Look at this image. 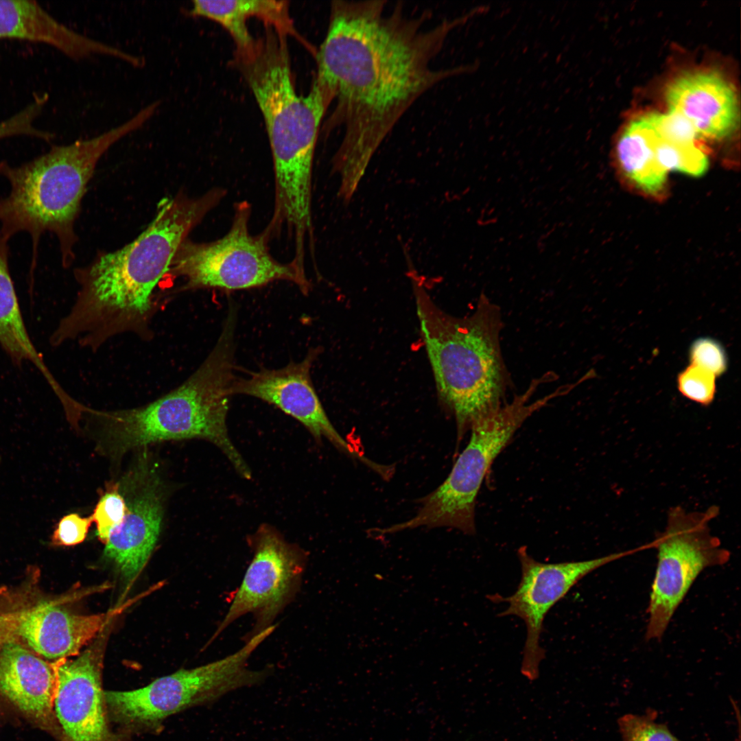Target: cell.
Instances as JSON below:
<instances>
[{"mask_svg":"<svg viewBox=\"0 0 741 741\" xmlns=\"http://www.w3.org/2000/svg\"><path fill=\"white\" fill-rule=\"evenodd\" d=\"M387 1H333L326 36L316 54L313 84L336 106L325 132L343 137L332 158L338 197L349 203L383 141L410 108L440 82L471 72L476 64L436 68L450 33L475 9L428 25L425 11L408 16Z\"/></svg>","mask_w":741,"mask_h":741,"instance_id":"1","label":"cell"},{"mask_svg":"<svg viewBox=\"0 0 741 741\" xmlns=\"http://www.w3.org/2000/svg\"><path fill=\"white\" fill-rule=\"evenodd\" d=\"M226 193L215 187L198 197L179 192L162 199L153 220L134 240L76 269L77 296L51 334L53 343L77 340L95 351L124 333L149 340L156 287L180 244Z\"/></svg>","mask_w":741,"mask_h":741,"instance_id":"2","label":"cell"},{"mask_svg":"<svg viewBox=\"0 0 741 741\" xmlns=\"http://www.w3.org/2000/svg\"><path fill=\"white\" fill-rule=\"evenodd\" d=\"M287 36L264 25L258 38L235 49L233 64L251 90L266 124L274 181L272 216L289 224L312 218V177L316 145L329 100L313 84L297 93Z\"/></svg>","mask_w":741,"mask_h":741,"instance_id":"3","label":"cell"},{"mask_svg":"<svg viewBox=\"0 0 741 741\" xmlns=\"http://www.w3.org/2000/svg\"><path fill=\"white\" fill-rule=\"evenodd\" d=\"M237 318L226 316L214 347L183 383L143 406L119 410L87 407L83 417L99 429L110 456L118 457L156 442L192 438L207 440L226 456L242 478L251 471L228 433V390L236 375L235 331Z\"/></svg>","mask_w":741,"mask_h":741,"instance_id":"4","label":"cell"},{"mask_svg":"<svg viewBox=\"0 0 741 741\" xmlns=\"http://www.w3.org/2000/svg\"><path fill=\"white\" fill-rule=\"evenodd\" d=\"M408 275L439 398L454 416L460 440L473 423L504 404L510 384L500 309L482 294L473 314L453 316L433 302L414 269Z\"/></svg>","mask_w":741,"mask_h":741,"instance_id":"5","label":"cell"},{"mask_svg":"<svg viewBox=\"0 0 741 741\" xmlns=\"http://www.w3.org/2000/svg\"><path fill=\"white\" fill-rule=\"evenodd\" d=\"M150 119V113L141 109L97 137L55 145L21 165L0 162V175L10 185L9 194L0 199V235L9 241L19 232L30 234L32 273L40 238L46 232L57 237L63 266L67 268L73 263L77 241L74 224L97 163L113 145L141 128Z\"/></svg>","mask_w":741,"mask_h":741,"instance_id":"6","label":"cell"},{"mask_svg":"<svg viewBox=\"0 0 741 741\" xmlns=\"http://www.w3.org/2000/svg\"><path fill=\"white\" fill-rule=\"evenodd\" d=\"M544 376L533 379L523 393L473 423L468 444L456 460L445 480L420 500L421 506L410 519L378 529L391 534L408 529L449 527L467 534L475 532L476 497L497 456L510 443L515 433L532 414L563 395L556 388L537 400L530 399Z\"/></svg>","mask_w":741,"mask_h":741,"instance_id":"7","label":"cell"},{"mask_svg":"<svg viewBox=\"0 0 741 741\" xmlns=\"http://www.w3.org/2000/svg\"><path fill=\"white\" fill-rule=\"evenodd\" d=\"M233 211L228 230L220 238L207 242L187 238L180 244L167 272L183 279L180 292L211 288L231 292L285 281L308 294L311 285L307 273L291 261L283 263L272 256L269 246L272 239L265 228L258 234L250 232L251 204L236 202Z\"/></svg>","mask_w":741,"mask_h":741,"instance_id":"8","label":"cell"},{"mask_svg":"<svg viewBox=\"0 0 741 741\" xmlns=\"http://www.w3.org/2000/svg\"><path fill=\"white\" fill-rule=\"evenodd\" d=\"M266 639V634L261 633L222 659L181 669L139 689L104 692L110 720L128 734L154 731L159 730L163 720L174 714L214 703L235 690L261 684L271 669L251 670L248 661Z\"/></svg>","mask_w":741,"mask_h":741,"instance_id":"9","label":"cell"},{"mask_svg":"<svg viewBox=\"0 0 741 741\" xmlns=\"http://www.w3.org/2000/svg\"><path fill=\"white\" fill-rule=\"evenodd\" d=\"M719 513L716 506L704 512L672 508L664 531L651 542L657 564L651 586L646 638L660 639L678 607L698 575L706 568L727 563L730 552L711 534L709 523Z\"/></svg>","mask_w":741,"mask_h":741,"instance_id":"10","label":"cell"},{"mask_svg":"<svg viewBox=\"0 0 741 741\" xmlns=\"http://www.w3.org/2000/svg\"><path fill=\"white\" fill-rule=\"evenodd\" d=\"M248 543L252 558L211 642L246 614L255 619L248 638L274 625L300 589L307 560L305 550L268 524L259 526Z\"/></svg>","mask_w":741,"mask_h":741,"instance_id":"11","label":"cell"},{"mask_svg":"<svg viewBox=\"0 0 741 741\" xmlns=\"http://www.w3.org/2000/svg\"><path fill=\"white\" fill-rule=\"evenodd\" d=\"M644 546L590 560L555 563L536 561L525 546L517 550L521 575L516 591L508 597L496 594L489 596V599L495 603L508 604L500 616L515 615L525 623L526 639L521 668L524 677L530 681L539 677V664L545 654L540 645V637L550 610L585 576L606 564L645 550Z\"/></svg>","mask_w":741,"mask_h":741,"instance_id":"12","label":"cell"},{"mask_svg":"<svg viewBox=\"0 0 741 741\" xmlns=\"http://www.w3.org/2000/svg\"><path fill=\"white\" fill-rule=\"evenodd\" d=\"M106 631L77 658L54 664V710L62 741H131L128 733L115 732L110 725L102 687Z\"/></svg>","mask_w":741,"mask_h":741,"instance_id":"13","label":"cell"},{"mask_svg":"<svg viewBox=\"0 0 741 741\" xmlns=\"http://www.w3.org/2000/svg\"><path fill=\"white\" fill-rule=\"evenodd\" d=\"M320 352L319 347L311 348L298 362H290L278 369L262 368L258 371H248L246 377L236 376L228 394L251 396L274 405L303 424L318 443L327 439L338 449L379 474L384 465L353 449L332 425L323 408L310 374Z\"/></svg>","mask_w":741,"mask_h":741,"instance_id":"14","label":"cell"},{"mask_svg":"<svg viewBox=\"0 0 741 741\" xmlns=\"http://www.w3.org/2000/svg\"><path fill=\"white\" fill-rule=\"evenodd\" d=\"M119 486L128 510L122 524L104 544V555L130 582L144 567L157 542L163 495L159 478L144 462L124 477Z\"/></svg>","mask_w":741,"mask_h":741,"instance_id":"15","label":"cell"},{"mask_svg":"<svg viewBox=\"0 0 741 741\" xmlns=\"http://www.w3.org/2000/svg\"><path fill=\"white\" fill-rule=\"evenodd\" d=\"M669 111L687 121L697 135L720 139L731 134L739 120L734 89L715 71L686 73L666 91Z\"/></svg>","mask_w":741,"mask_h":741,"instance_id":"16","label":"cell"},{"mask_svg":"<svg viewBox=\"0 0 741 741\" xmlns=\"http://www.w3.org/2000/svg\"><path fill=\"white\" fill-rule=\"evenodd\" d=\"M56 684L54 665L18 640L0 647V692L28 718L58 733L54 710Z\"/></svg>","mask_w":741,"mask_h":741,"instance_id":"17","label":"cell"},{"mask_svg":"<svg viewBox=\"0 0 741 741\" xmlns=\"http://www.w3.org/2000/svg\"><path fill=\"white\" fill-rule=\"evenodd\" d=\"M15 614L18 638L38 655L58 661L78 655L115 613L78 615L43 602Z\"/></svg>","mask_w":741,"mask_h":741,"instance_id":"18","label":"cell"},{"mask_svg":"<svg viewBox=\"0 0 741 741\" xmlns=\"http://www.w3.org/2000/svg\"><path fill=\"white\" fill-rule=\"evenodd\" d=\"M0 39L47 44L76 60L95 55L121 60L124 56L121 49L66 26L34 1L0 0Z\"/></svg>","mask_w":741,"mask_h":741,"instance_id":"19","label":"cell"},{"mask_svg":"<svg viewBox=\"0 0 741 741\" xmlns=\"http://www.w3.org/2000/svg\"><path fill=\"white\" fill-rule=\"evenodd\" d=\"M188 14L220 24L232 37L235 49L247 47L252 43L254 37L247 25V21L251 17H257L263 21V25L272 27L287 37L292 36L310 48V45L296 31L286 1L196 0L192 1Z\"/></svg>","mask_w":741,"mask_h":741,"instance_id":"20","label":"cell"},{"mask_svg":"<svg viewBox=\"0 0 741 741\" xmlns=\"http://www.w3.org/2000/svg\"><path fill=\"white\" fill-rule=\"evenodd\" d=\"M8 242L0 235V346L16 366L30 362L58 399L66 391L54 377L34 344L23 319L8 267Z\"/></svg>","mask_w":741,"mask_h":741,"instance_id":"21","label":"cell"},{"mask_svg":"<svg viewBox=\"0 0 741 741\" xmlns=\"http://www.w3.org/2000/svg\"><path fill=\"white\" fill-rule=\"evenodd\" d=\"M617 154L622 172L637 188L654 196L663 191L668 172L657 161L652 130L644 116L626 128Z\"/></svg>","mask_w":741,"mask_h":741,"instance_id":"22","label":"cell"},{"mask_svg":"<svg viewBox=\"0 0 741 741\" xmlns=\"http://www.w3.org/2000/svg\"><path fill=\"white\" fill-rule=\"evenodd\" d=\"M652 133L654 150L658 163L667 172H679L700 176L708 169L707 156L695 143L685 144L669 140L656 132L644 115Z\"/></svg>","mask_w":741,"mask_h":741,"instance_id":"23","label":"cell"},{"mask_svg":"<svg viewBox=\"0 0 741 741\" xmlns=\"http://www.w3.org/2000/svg\"><path fill=\"white\" fill-rule=\"evenodd\" d=\"M125 497L119 483L109 484L102 493L90 517L96 526V534L106 543L110 534L124 521L128 513Z\"/></svg>","mask_w":741,"mask_h":741,"instance_id":"24","label":"cell"},{"mask_svg":"<svg viewBox=\"0 0 741 741\" xmlns=\"http://www.w3.org/2000/svg\"><path fill=\"white\" fill-rule=\"evenodd\" d=\"M657 713L647 710L645 714H627L618 719L622 741H681L667 725L656 722Z\"/></svg>","mask_w":741,"mask_h":741,"instance_id":"25","label":"cell"},{"mask_svg":"<svg viewBox=\"0 0 741 741\" xmlns=\"http://www.w3.org/2000/svg\"><path fill=\"white\" fill-rule=\"evenodd\" d=\"M716 377L711 373L690 364L679 374L677 387L683 396L706 406L714 399Z\"/></svg>","mask_w":741,"mask_h":741,"instance_id":"26","label":"cell"},{"mask_svg":"<svg viewBox=\"0 0 741 741\" xmlns=\"http://www.w3.org/2000/svg\"><path fill=\"white\" fill-rule=\"evenodd\" d=\"M689 357L691 364L702 368L716 377L727 368V356L722 345L710 338H701L692 342Z\"/></svg>","mask_w":741,"mask_h":741,"instance_id":"27","label":"cell"},{"mask_svg":"<svg viewBox=\"0 0 741 741\" xmlns=\"http://www.w3.org/2000/svg\"><path fill=\"white\" fill-rule=\"evenodd\" d=\"M92 523L90 517H82L76 513L63 516L52 534V545L69 547L82 543L86 538Z\"/></svg>","mask_w":741,"mask_h":741,"instance_id":"28","label":"cell"},{"mask_svg":"<svg viewBox=\"0 0 741 741\" xmlns=\"http://www.w3.org/2000/svg\"><path fill=\"white\" fill-rule=\"evenodd\" d=\"M18 639L15 613L0 614V647Z\"/></svg>","mask_w":741,"mask_h":741,"instance_id":"29","label":"cell"}]
</instances>
